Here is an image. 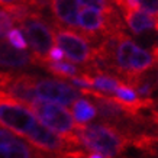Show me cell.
I'll return each mask as SVG.
<instances>
[{
  "mask_svg": "<svg viewBox=\"0 0 158 158\" xmlns=\"http://www.w3.org/2000/svg\"><path fill=\"white\" fill-rule=\"evenodd\" d=\"M76 135L86 152H97L102 157H118L132 145V135L110 123L83 125L77 122Z\"/></svg>",
  "mask_w": 158,
  "mask_h": 158,
  "instance_id": "cell-1",
  "label": "cell"
},
{
  "mask_svg": "<svg viewBox=\"0 0 158 158\" xmlns=\"http://www.w3.org/2000/svg\"><path fill=\"white\" fill-rule=\"evenodd\" d=\"M29 109L34 112V115H36L41 123L48 126L49 129H52L58 135H61L62 138H65L74 147L77 148L80 147L76 135L77 123L65 107L60 106V103L57 105L55 102H49L38 97L29 105Z\"/></svg>",
  "mask_w": 158,
  "mask_h": 158,
  "instance_id": "cell-2",
  "label": "cell"
},
{
  "mask_svg": "<svg viewBox=\"0 0 158 158\" xmlns=\"http://www.w3.org/2000/svg\"><path fill=\"white\" fill-rule=\"evenodd\" d=\"M36 122L34 112L25 103L0 90V126L25 138Z\"/></svg>",
  "mask_w": 158,
  "mask_h": 158,
  "instance_id": "cell-3",
  "label": "cell"
},
{
  "mask_svg": "<svg viewBox=\"0 0 158 158\" xmlns=\"http://www.w3.org/2000/svg\"><path fill=\"white\" fill-rule=\"evenodd\" d=\"M20 26L26 34L28 42L32 49V58H34V64L41 60H45L48 55L49 49L54 47L55 44V34H54V28L44 19V15H35L31 16L23 22H20Z\"/></svg>",
  "mask_w": 158,
  "mask_h": 158,
  "instance_id": "cell-4",
  "label": "cell"
},
{
  "mask_svg": "<svg viewBox=\"0 0 158 158\" xmlns=\"http://www.w3.org/2000/svg\"><path fill=\"white\" fill-rule=\"evenodd\" d=\"M55 34V42L58 47L64 51V55L68 58V61L77 62L80 65H89L93 61V47L90 41L80 32L77 34L70 29H62V26L54 28Z\"/></svg>",
  "mask_w": 158,
  "mask_h": 158,
  "instance_id": "cell-5",
  "label": "cell"
},
{
  "mask_svg": "<svg viewBox=\"0 0 158 158\" xmlns=\"http://www.w3.org/2000/svg\"><path fill=\"white\" fill-rule=\"evenodd\" d=\"M25 139L29 144H32L35 148L41 149L42 152L48 154H57L60 157H65V154L71 149H77V147L68 142L65 138H62L61 135L49 129L48 126L44 123L36 122L32 129L25 135Z\"/></svg>",
  "mask_w": 158,
  "mask_h": 158,
  "instance_id": "cell-6",
  "label": "cell"
},
{
  "mask_svg": "<svg viewBox=\"0 0 158 158\" xmlns=\"http://www.w3.org/2000/svg\"><path fill=\"white\" fill-rule=\"evenodd\" d=\"M35 93L39 99H45L49 102H55L62 106H70L80 97V91L73 86L61 80L52 78H39L35 84Z\"/></svg>",
  "mask_w": 158,
  "mask_h": 158,
  "instance_id": "cell-7",
  "label": "cell"
},
{
  "mask_svg": "<svg viewBox=\"0 0 158 158\" xmlns=\"http://www.w3.org/2000/svg\"><path fill=\"white\" fill-rule=\"evenodd\" d=\"M158 65V44L152 45L151 48L144 49L136 45L129 62V73L125 78L128 86L134 87V84L138 81L141 77L147 74L149 70H152Z\"/></svg>",
  "mask_w": 158,
  "mask_h": 158,
  "instance_id": "cell-8",
  "label": "cell"
},
{
  "mask_svg": "<svg viewBox=\"0 0 158 158\" xmlns=\"http://www.w3.org/2000/svg\"><path fill=\"white\" fill-rule=\"evenodd\" d=\"M19 135H16L12 131L6 129V128H0V157L10 158V157H18V158H31V157H44L41 149L32 148L29 144L25 141L18 138Z\"/></svg>",
  "mask_w": 158,
  "mask_h": 158,
  "instance_id": "cell-9",
  "label": "cell"
},
{
  "mask_svg": "<svg viewBox=\"0 0 158 158\" xmlns=\"http://www.w3.org/2000/svg\"><path fill=\"white\" fill-rule=\"evenodd\" d=\"M78 29L89 41L96 44L106 35V16L100 9L84 7L78 13Z\"/></svg>",
  "mask_w": 158,
  "mask_h": 158,
  "instance_id": "cell-10",
  "label": "cell"
},
{
  "mask_svg": "<svg viewBox=\"0 0 158 158\" xmlns=\"http://www.w3.org/2000/svg\"><path fill=\"white\" fill-rule=\"evenodd\" d=\"M49 9L57 26L78 29V2L77 0H48Z\"/></svg>",
  "mask_w": 158,
  "mask_h": 158,
  "instance_id": "cell-11",
  "label": "cell"
},
{
  "mask_svg": "<svg viewBox=\"0 0 158 158\" xmlns=\"http://www.w3.org/2000/svg\"><path fill=\"white\" fill-rule=\"evenodd\" d=\"M122 15L126 25L135 35H141L147 31L157 29V15L149 13L147 10H141V7L128 9L122 12Z\"/></svg>",
  "mask_w": 158,
  "mask_h": 158,
  "instance_id": "cell-12",
  "label": "cell"
},
{
  "mask_svg": "<svg viewBox=\"0 0 158 158\" xmlns=\"http://www.w3.org/2000/svg\"><path fill=\"white\" fill-rule=\"evenodd\" d=\"M34 64L32 54L26 49H18L6 41H0V65L10 68H22Z\"/></svg>",
  "mask_w": 158,
  "mask_h": 158,
  "instance_id": "cell-13",
  "label": "cell"
},
{
  "mask_svg": "<svg viewBox=\"0 0 158 158\" xmlns=\"http://www.w3.org/2000/svg\"><path fill=\"white\" fill-rule=\"evenodd\" d=\"M36 65L44 67L47 71H49L51 74L57 77H64V78H71V77L80 76L83 73V67H77L71 62L65 61H49V60H41L36 62Z\"/></svg>",
  "mask_w": 158,
  "mask_h": 158,
  "instance_id": "cell-14",
  "label": "cell"
},
{
  "mask_svg": "<svg viewBox=\"0 0 158 158\" xmlns=\"http://www.w3.org/2000/svg\"><path fill=\"white\" fill-rule=\"evenodd\" d=\"M97 107L87 99H77L73 103V116L78 123H86L96 118Z\"/></svg>",
  "mask_w": 158,
  "mask_h": 158,
  "instance_id": "cell-15",
  "label": "cell"
},
{
  "mask_svg": "<svg viewBox=\"0 0 158 158\" xmlns=\"http://www.w3.org/2000/svg\"><path fill=\"white\" fill-rule=\"evenodd\" d=\"M6 39H7V42H9L12 47H15V48H18V49L28 48V41L25 39V36L20 29L12 28L9 32H7V35H6Z\"/></svg>",
  "mask_w": 158,
  "mask_h": 158,
  "instance_id": "cell-16",
  "label": "cell"
},
{
  "mask_svg": "<svg viewBox=\"0 0 158 158\" xmlns=\"http://www.w3.org/2000/svg\"><path fill=\"white\" fill-rule=\"evenodd\" d=\"M15 20L6 9H0V39H5L7 32L13 28Z\"/></svg>",
  "mask_w": 158,
  "mask_h": 158,
  "instance_id": "cell-17",
  "label": "cell"
},
{
  "mask_svg": "<svg viewBox=\"0 0 158 158\" xmlns=\"http://www.w3.org/2000/svg\"><path fill=\"white\" fill-rule=\"evenodd\" d=\"M78 6H89V7H96L100 10H106L112 3L109 0H77Z\"/></svg>",
  "mask_w": 158,
  "mask_h": 158,
  "instance_id": "cell-18",
  "label": "cell"
},
{
  "mask_svg": "<svg viewBox=\"0 0 158 158\" xmlns=\"http://www.w3.org/2000/svg\"><path fill=\"white\" fill-rule=\"evenodd\" d=\"M113 5L119 7L120 12H125L128 9H135V7H141L138 3V0H112Z\"/></svg>",
  "mask_w": 158,
  "mask_h": 158,
  "instance_id": "cell-19",
  "label": "cell"
},
{
  "mask_svg": "<svg viewBox=\"0 0 158 158\" xmlns=\"http://www.w3.org/2000/svg\"><path fill=\"white\" fill-rule=\"evenodd\" d=\"M138 3L144 10L158 16V0H138Z\"/></svg>",
  "mask_w": 158,
  "mask_h": 158,
  "instance_id": "cell-20",
  "label": "cell"
},
{
  "mask_svg": "<svg viewBox=\"0 0 158 158\" xmlns=\"http://www.w3.org/2000/svg\"><path fill=\"white\" fill-rule=\"evenodd\" d=\"M47 60H49V61H62L64 60V51L60 47H52L49 49L48 55H47Z\"/></svg>",
  "mask_w": 158,
  "mask_h": 158,
  "instance_id": "cell-21",
  "label": "cell"
},
{
  "mask_svg": "<svg viewBox=\"0 0 158 158\" xmlns=\"http://www.w3.org/2000/svg\"><path fill=\"white\" fill-rule=\"evenodd\" d=\"M23 0H0V7H6V6L10 5H16V3H20Z\"/></svg>",
  "mask_w": 158,
  "mask_h": 158,
  "instance_id": "cell-22",
  "label": "cell"
},
{
  "mask_svg": "<svg viewBox=\"0 0 158 158\" xmlns=\"http://www.w3.org/2000/svg\"><path fill=\"white\" fill-rule=\"evenodd\" d=\"M157 83H158V76H157Z\"/></svg>",
  "mask_w": 158,
  "mask_h": 158,
  "instance_id": "cell-23",
  "label": "cell"
}]
</instances>
